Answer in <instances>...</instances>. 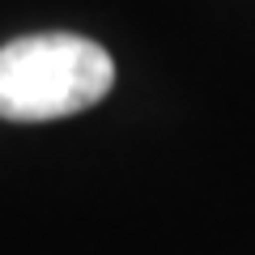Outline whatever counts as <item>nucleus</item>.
Segmentation results:
<instances>
[{
	"instance_id": "obj_1",
	"label": "nucleus",
	"mask_w": 255,
	"mask_h": 255,
	"mask_svg": "<svg viewBox=\"0 0 255 255\" xmlns=\"http://www.w3.org/2000/svg\"><path fill=\"white\" fill-rule=\"evenodd\" d=\"M111 85L115 64L94 38L26 34L0 47V119H64L102 102Z\"/></svg>"
}]
</instances>
